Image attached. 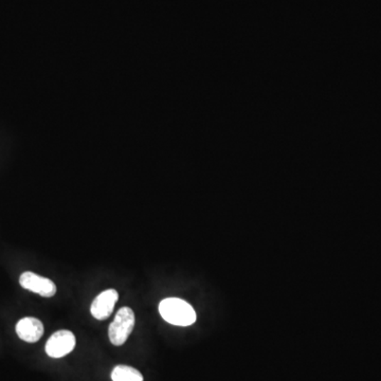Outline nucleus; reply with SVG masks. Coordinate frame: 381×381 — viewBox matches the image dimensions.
Returning a JSON list of instances; mask_svg holds the SVG:
<instances>
[{
    "instance_id": "obj_2",
    "label": "nucleus",
    "mask_w": 381,
    "mask_h": 381,
    "mask_svg": "<svg viewBox=\"0 0 381 381\" xmlns=\"http://www.w3.org/2000/svg\"><path fill=\"white\" fill-rule=\"evenodd\" d=\"M136 318L133 309L122 307L116 313L114 321L108 328V337L114 345L121 346L127 341L135 328Z\"/></svg>"
},
{
    "instance_id": "obj_4",
    "label": "nucleus",
    "mask_w": 381,
    "mask_h": 381,
    "mask_svg": "<svg viewBox=\"0 0 381 381\" xmlns=\"http://www.w3.org/2000/svg\"><path fill=\"white\" fill-rule=\"evenodd\" d=\"M19 284L25 289L44 298H51L56 294V286L50 279L38 276L31 272H26L19 278Z\"/></svg>"
},
{
    "instance_id": "obj_5",
    "label": "nucleus",
    "mask_w": 381,
    "mask_h": 381,
    "mask_svg": "<svg viewBox=\"0 0 381 381\" xmlns=\"http://www.w3.org/2000/svg\"><path fill=\"white\" fill-rule=\"evenodd\" d=\"M119 294L117 290L107 289L101 292L92 302L90 313L95 319L103 321L112 316L114 305L118 302Z\"/></svg>"
},
{
    "instance_id": "obj_3",
    "label": "nucleus",
    "mask_w": 381,
    "mask_h": 381,
    "mask_svg": "<svg viewBox=\"0 0 381 381\" xmlns=\"http://www.w3.org/2000/svg\"><path fill=\"white\" fill-rule=\"evenodd\" d=\"M77 340L70 331H58L49 338L46 343V353L51 358H63L75 350Z\"/></svg>"
},
{
    "instance_id": "obj_1",
    "label": "nucleus",
    "mask_w": 381,
    "mask_h": 381,
    "mask_svg": "<svg viewBox=\"0 0 381 381\" xmlns=\"http://www.w3.org/2000/svg\"><path fill=\"white\" fill-rule=\"evenodd\" d=\"M161 317L173 326H190L196 321L194 308L181 299H164L159 304Z\"/></svg>"
},
{
    "instance_id": "obj_7",
    "label": "nucleus",
    "mask_w": 381,
    "mask_h": 381,
    "mask_svg": "<svg viewBox=\"0 0 381 381\" xmlns=\"http://www.w3.org/2000/svg\"><path fill=\"white\" fill-rule=\"evenodd\" d=\"M112 381H143L142 374L129 365H117L112 372Z\"/></svg>"
},
{
    "instance_id": "obj_6",
    "label": "nucleus",
    "mask_w": 381,
    "mask_h": 381,
    "mask_svg": "<svg viewBox=\"0 0 381 381\" xmlns=\"http://www.w3.org/2000/svg\"><path fill=\"white\" fill-rule=\"evenodd\" d=\"M16 333L23 341L36 343L44 335V324L36 318H23L17 322Z\"/></svg>"
}]
</instances>
